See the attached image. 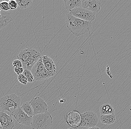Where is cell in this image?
<instances>
[{
  "mask_svg": "<svg viewBox=\"0 0 131 129\" xmlns=\"http://www.w3.org/2000/svg\"><path fill=\"white\" fill-rule=\"evenodd\" d=\"M100 119L101 123L107 125L113 124L116 120V116L115 114L101 115Z\"/></svg>",
  "mask_w": 131,
  "mask_h": 129,
  "instance_id": "9a60e30c",
  "label": "cell"
},
{
  "mask_svg": "<svg viewBox=\"0 0 131 129\" xmlns=\"http://www.w3.org/2000/svg\"><path fill=\"white\" fill-rule=\"evenodd\" d=\"M31 71L35 80L41 81L51 78L43 64L42 57L34 65Z\"/></svg>",
  "mask_w": 131,
  "mask_h": 129,
  "instance_id": "5b68a950",
  "label": "cell"
},
{
  "mask_svg": "<svg viewBox=\"0 0 131 129\" xmlns=\"http://www.w3.org/2000/svg\"><path fill=\"white\" fill-rule=\"evenodd\" d=\"M66 9L70 11L74 9L82 7V0H64Z\"/></svg>",
  "mask_w": 131,
  "mask_h": 129,
  "instance_id": "5bb4252c",
  "label": "cell"
},
{
  "mask_svg": "<svg viewBox=\"0 0 131 129\" xmlns=\"http://www.w3.org/2000/svg\"><path fill=\"white\" fill-rule=\"evenodd\" d=\"M70 14L76 18L91 22L94 21L95 18V13L82 7L73 9L70 10Z\"/></svg>",
  "mask_w": 131,
  "mask_h": 129,
  "instance_id": "52a82bcc",
  "label": "cell"
},
{
  "mask_svg": "<svg viewBox=\"0 0 131 129\" xmlns=\"http://www.w3.org/2000/svg\"><path fill=\"white\" fill-rule=\"evenodd\" d=\"M101 1L98 0H83L82 7L96 14L101 10Z\"/></svg>",
  "mask_w": 131,
  "mask_h": 129,
  "instance_id": "30bf717a",
  "label": "cell"
},
{
  "mask_svg": "<svg viewBox=\"0 0 131 129\" xmlns=\"http://www.w3.org/2000/svg\"><path fill=\"white\" fill-rule=\"evenodd\" d=\"M13 67H23V65L21 61L19 60H15L13 62Z\"/></svg>",
  "mask_w": 131,
  "mask_h": 129,
  "instance_id": "cb8c5ba5",
  "label": "cell"
},
{
  "mask_svg": "<svg viewBox=\"0 0 131 129\" xmlns=\"http://www.w3.org/2000/svg\"><path fill=\"white\" fill-rule=\"evenodd\" d=\"M8 3H9V7L10 9L14 10L17 8L18 4L16 1L10 0L9 1Z\"/></svg>",
  "mask_w": 131,
  "mask_h": 129,
  "instance_id": "603a6c76",
  "label": "cell"
},
{
  "mask_svg": "<svg viewBox=\"0 0 131 129\" xmlns=\"http://www.w3.org/2000/svg\"><path fill=\"white\" fill-rule=\"evenodd\" d=\"M32 107L34 115L48 112V107L44 99L39 97L33 98L29 102Z\"/></svg>",
  "mask_w": 131,
  "mask_h": 129,
  "instance_id": "9c48e42d",
  "label": "cell"
},
{
  "mask_svg": "<svg viewBox=\"0 0 131 129\" xmlns=\"http://www.w3.org/2000/svg\"><path fill=\"white\" fill-rule=\"evenodd\" d=\"M66 24L68 29L76 36L86 33L92 26L91 22L76 18L70 13L66 15Z\"/></svg>",
  "mask_w": 131,
  "mask_h": 129,
  "instance_id": "6da1fadb",
  "label": "cell"
},
{
  "mask_svg": "<svg viewBox=\"0 0 131 129\" xmlns=\"http://www.w3.org/2000/svg\"><path fill=\"white\" fill-rule=\"evenodd\" d=\"M88 129H101L99 127H96V126H95V127H92V128H89Z\"/></svg>",
  "mask_w": 131,
  "mask_h": 129,
  "instance_id": "484cf974",
  "label": "cell"
},
{
  "mask_svg": "<svg viewBox=\"0 0 131 129\" xmlns=\"http://www.w3.org/2000/svg\"><path fill=\"white\" fill-rule=\"evenodd\" d=\"M23 74L25 76L27 79L29 83H32L35 80L34 77L31 71L28 69H25Z\"/></svg>",
  "mask_w": 131,
  "mask_h": 129,
  "instance_id": "ffe728a7",
  "label": "cell"
},
{
  "mask_svg": "<svg viewBox=\"0 0 131 129\" xmlns=\"http://www.w3.org/2000/svg\"><path fill=\"white\" fill-rule=\"evenodd\" d=\"M129 110L131 112V103L130 106V108H129Z\"/></svg>",
  "mask_w": 131,
  "mask_h": 129,
  "instance_id": "f1b7e54d",
  "label": "cell"
},
{
  "mask_svg": "<svg viewBox=\"0 0 131 129\" xmlns=\"http://www.w3.org/2000/svg\"><path fill=\"white\" fill-rule=\"evenodd\" d=\"M11 21L12 20L6 16H3L0 17V30L8 25Z\"/></svg>",
  "mask_w": 131,
  "mask_h": 129,
  "instance_id": "d6986e66",
  "label": "cell"
},
{
  "mask_svg": "<svg viewBox=\"0 0 131 129\" xmlns=\"http://www.w3.org/2000/svg\"><path fill=\"white\" fill-rule=\"evenodd\" d=\"M53 123L51 115L47 112L34 115L31 126L32 129H49Z\"/></svg>",
  "mask_w": 131,
  "mask_h": 129,
  "instance_id": "3957f363",
  "label": "cell"
},
{
  "mask_svg": "<svg viewBox=\"0 0 131 129\" xmlns=\"http://www.w3.org/2000/svg\"><path fill=\"white\" fill-rule=\"evenodd\" d=\"M0 129H2V127L1 125V123H0Z\"/></svg>",
  "mask_w": 131,
  "mask_h": 129,
  "instance_id": "83f0119b",
  "label": "cell"
},
{
  "mask_svg": "<svg viewBox=\"0 0 131 129\" xmlns=\"http://www.w3.org/2000/svg\"><path fill=\"white\" fill-rule=\"evenodd\" d=\"M42 62L51 77H53L57 73V68L52 58L48 55L42 56Z\"/></svg>",
  "mask_w": 131,
  "mask_h": 129,
  "instance_id": "4fadbf2b",
  "label": "cell"
},
{
  "mask_svg": "<svg viewBox=\"0 0 131 129\" xmlns=\"http://www.w3.org/2000/svg\"><path fill=\"white\" fill-rule=\"evenodd\" d=\"M14 71L17 75H19L23 73L24 69L23 67H15Z\"/></svg>",
  "mask_w": 131,
  "mask_h": 129,
  "instance_id": "d4e9b609",
  "label": "cell"
},
{
  "mask_svg": "<svg viewBox=\"0 0 131 129\" xmlns=\"http://www.w3.org/2000/svg\"><path fill=\"white\" fill-rule=\"evenodd\" d=\"M17 57L22 63L24 68L31 71L34 65L42 56L36 50L27 48L21 50Z\"/></svg>",
  "mask_w": 131,
  "mask_h": 129,
  "instance_id": "7a4b0ae2",
  "label": "cell"
},
{
  "mask_svg": "<svg viewBox=\"0 0 131 129\" xmlns=\"http://www.w3.org/2000/svg\"><path fill=\"white\" fill-rule=\"evenodd\" d=\"M0 7L1 10L4 11H8L10 9L9 7V3L6 1H2L0 3Z\"/></svg>",
  "mask_w": 131,
  "mask_h": 129,
  "instance_id": "7402d4cb",
  "label": "cell"
},
{
  "mask_svg": "<svg viewBox=\"0 0 131 129\" xmlns=\"http://www.w3.org/2000/svg\"><path fill=\"white\" fill-rule=\"evenodd\" d=\"M68 129H78L77 127H72V128H69Z\"/></svg>",
  "mask_w": 131,
  "mask_h": 129,
  "instance_id": "4316f807",
  "label": "cell"
},
{
  "mask_svg": "<svg viewBox=\"0 0 131 129\" xmlns=\"http://www.w3.org/2000/svg\"><path fill=\"white\" fill-rule=\"evenodd\" d=\"M0 123L2 129H13L15 125L11 115H8L3 111L0 112Z\"/></svg>",
  "mask_w": 131,
  "mask_h": 129,
  "instance_id": "8fae6325",
  "label": "cell"
},
{
  "mask_svg": "<svg viewBox=\"0 0 131 129\" xmlns=\"http://www.w3.org/2000/svg\"><path fill=\"white\" fill-rule=\"evenodd\" d=\"M11 115L19 124L27 126L31 125L33 117L28 116L23 111L20 107L13 110Z\"/></svg>",
  "mask_w": 131,
  "mask_h": 129,
  "instance_id": "ba28073f",
  "label": "cell"
},
{
  "mask_svg": "<svg viewBox=\"0 0 131 129\" xmlns=\"http://www.w3.org/2000/svg\"><path fill=\"white\" fill-rule=\"evenodd\" d=\"M20 9H26L28 8L32 4L31 0H17L16 1Z\"/></svg>",
  "mask_w": 131,
  "mask_h": 129,
  "instance_id": "ac0fdd59",
  "label": "cell"
},
{
  "mask_svg": "<svg viewBox=\"0 0 131 129\" xmlns=\"http://www.w3.org/2000/svg\"><path fill=\"white\" fill-rule=\"evenodd\" d=\"M81 123L80 126L88 128L95 127L99 120L97 115L92 111H86L81 114Z\"/></svg>",
  "mask_w": 131,
  "mask_h": 129,
  "instance_id": "8992f818",
  "label": "cell"
},
{
  "mask_svg": "<svg viewBox=\"0 0 131 129\" xmlns=\"http://www.w3.org/2000/svg\"><path fill=\"white\" fill-rule=\"evenodd\" d=\"M100 113L101 115L115 114L114 109L108 103H105L101 106L100 108Z\"/></svg>",
  "mask_w": 131,
  "mask_h": 129,
  "instance_id": "2e32d148",
  "label": "cell"
},
{
  "mask_svg": "<svg viewBox=\"0 0 131 129\" xmlns=\"http://www.w3.org/2000/svg\"><path fill=\"white\" fill-rule=\"evenodd\" d=\"M1 7H0V12H1Z\"/></svg>",
  "mask_w": 131,
  "mask_h": 129,
  "instance_id": "4dcf8cb0",
  "label": "cell"
},
{
  "mask_svg": "<svg viewBox=\"0 0 131 129\" xmlns=\"http://www.w3.org/2000/svg\"><path fill=\"white\" fill-rule=\"evenodd\" d=\"M21 99L19 96L15 94L6 95L0 100V108L3 111H6L12 113L10 108H13V110L20 107Z\"/></svg>",
  "mask_w": 131,
  "mask_h": 129,
  "instance_id": "277c9868",
  "label": "cell"
},
{
  "mask_svg": "<svg viewBox=\"0 0 131 129\" xmlns=\"http://www.w3.org/2000/svg\"><path fill=\"white\" fill-rule=\"evenodd\" d=\"M2 16L1 15V13H0V17H2Z\"/></svg>",
  "mask_w": 131,
  "mask_h": 129,
  "instance_id": "f546056e",
  "label": "cell"
},
{
  "mask_svg": "<svg viewBox=\"0 0 131 129\" xmlns=\"http://www.w3.org/2000/svg\"><path fill=\"white\" fill-rule=\"evenodd\" d=\"M20 108L28 116L33 117L34 115L33 109L29 102L25 103Z\"/></svg>",
  "mask_w": 131,
  "mask_h": 129,
  "instance_id": "e0dca14e",
  "label": "cell"
},
{
  "mask_svg": "<svg viewBox=\"0 0 131 129\" xmlns=\"http://www.w3.org/2000/svg\"><path fill=\"white\" fill-rule=\"evenodd\" d=\"M18 80L19 83L23 85H26L28 83L27 79L23 74L18 75Z\"/></svg>",
  "mask_w": 131,
  "mask_h": 129,
  "instance_id": "44dd1931",
  "label": "cell"
},
{
  "mask_svg": "<svg viewBox=\"0 0 131 129\" xmlns=\"http://www.w3.org/2000/svg\"><path fill=\"white\" fill-rule=\"evenodd\" d=\"M81 114L77 111H73L69 113L66 121L72 127H77L81 124Z\"/></svg>",
  "mask_w": 131,
  "mask_h": 129,
  "instance_id": "7c38bea8",
  "label": "cell"
}]
</instances>
